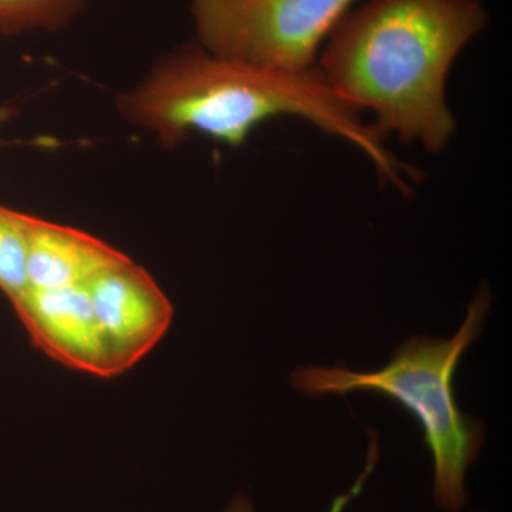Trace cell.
Here are the masks:
<instances>
[{
  "label": "cell",
  "mask_w": 512,
  "mask_h": 512,
  "mask_svg": "<svg viewBox=\"0 0 512 512\" xmlns=\"http://www.w3.org/2000/svg\"><path fill=\"white\" fill-rule=\"evenodd\" d=\"M487 23L481 0H369L340 19L316 69L384 137L441 153L457 131L448 73Z\"/></svg>",
  "instance_id": "cell-1"
},
{
  "label": "cell",
  "mask_w": 512,
  "mask_h": 512,
  "mask_svg": "<svg viewBox=\"0 0 512 512\" xmlns=\"http://www.w3.org/2000/svg\"><path fill=\"white\" fill-rule=\"evenodd\" d=\"M119 104L131 123L154 131L165 147L191 133L239 146L266 120L298 117L356 147L400 194H412L423 177L386 147V137L360 111L330 90L316 66L285 72L187 50L168 57Z\"/></svg>",
  "instance_id": "cell-2"
},
{
  "label": "cell",
  "mask_w": 512,
  "mask_h": 512,
  "mask_svg": "<svg viewBox=\"0 0 512 512\" xmlns=\"http://www.w3.org/2000/svg\"><path fill=\"white\" fill-rule=\"evenodd\" d=\"M493 293L481 285L468 305L466 322L451 339L414 336L402 343L377 372L333 367H299L293 389L323 394L376 392L402 404L416 417L434 461L433 501L441 511L460 512L467 505L466 473L480 457L485 424L461 412L453 392L454 372L468 346L480 338Z\"/></svg>",
  "instance_id": "cell-3"
},
{
  "label": "cell",
  "mask_w": 512,
  "mask_h": 512,
  "mask_svg": "<svg viewBox=\"0 0 512 512\" xmlns=\"http://www.w3.org/2000/svg\"><path fill=\"white\" fill-rule=\"evenodd\" d=\"M355 0H191L207 52L254 66L305 72Z\"/></svg>",
  "instance_id": "cell-4"
},
{
  "label": "cell",
  "mask_w": 512,
  "mask_h": 512,
  "mask_svg": "<svg viewBox=\"0 0 512 512\" xmlns=\"http://www.w3.org/2000/svg\"><path fill=\"white\" fill-rule=\"evenodd\" d=\"M12 306L33 345L60 365L104 379L120 376L87 286L28 288Z\"/></svg>",
  "instance_id": "cell-5"
},
{
  "label": "cell",
  "mask_w": 512,
  "mask_h": 512,
  "mask_svg": "<svg viewBox=\"0 0 512 512\" xmlns=\"http://www.w3.org/2000/svg\"><path fill=\"white\" fill-rule=\"evenodd\" d=\"M120 375L163 340L174 318L173 303L153 276L133 261L114 266L87 286Z\"/></svg>",
  "instance_id": "cell-6"
},
{
  "label": "cell",
  "mask_w": 512,
  "mask_h": 512,
  "mask_svg": "<svg viewBox=\"0 0 512 512\" xmlns=\"http://www.w3.org/2000/svg\"><path fill=\"white\" fill-rule=\"evenodd\" d=\"M29 288L89 286L101 274L130 261L119 249L72 227L25 214Z\"/></svg>",
  "instance_id": "cell-7"
},
{
  "label": "cell",
  "mask_w": 512,
  "mask_h": 512,
  "mask_svg": "<svg viewBox=\"0 0 512 512\" xmlns=\"http://www.w3.org/2000/svg\"><path fill=\"white\" fill-rule=\"evenodd\" d=\"M86 0H0V33L56 30L83 8Z\"/></svg>",
  "instance_id": "cell-8"
},
{
  "label": "cell",
  "mask_w": 512,
  "mask_h": 512,
  "mask_svg": "<svg viewBox=\"0 0 512 512\" xmlns=\"http://www.w3.org/2000/svg\"><path fill=\"white\" fill-rule=\"evenodd\" d=\"M28 288L25 214L0 205V292L12 303Z\"/></svg>",
  "instance_id": "cell-9"
},
{
  "label": "cell",
  "mask_w": 512,
  "mask_h": 512,
  "mask_svg": "<svg viewBox=\"0 0 512 512\" xmlns=\"http://www.w3.org/2000/svg\"><path fill=\"white\" fill-rule=\"evenodd\" d=\"M224 512H255L254 504H252V500L247 494L239 491V493L235 494L234 498L229 501Z\"/></svg>",
  "instance_id": "cell-10"
},
{
  "label": "cell",
  "mask_w": 512,
  "mask_h": 512,
  "mask_svg": "<svg viewBox=\"0 0 512 512\" xmlns=\"http://www.w3.org/2000/svg\"><path fill=\"white\" fill-rule=\"evenodd\" d=\"M16 111L13 109V107L9 106H3L0 107V127L3 126V124L8 123L10 119H12L13 114H15Z\"/></svg>",
  "instance_id": "cell-11"
}]
</instances>
